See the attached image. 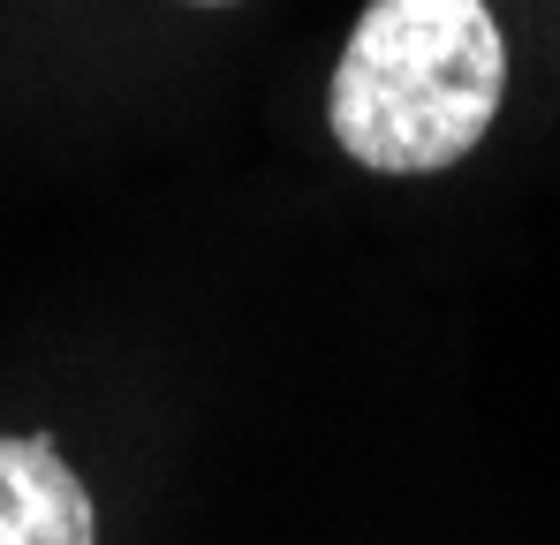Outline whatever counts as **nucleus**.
I'll list each match as a JSON object with an SVG mask.
<instances>
[{"label": "nucleus", "mask_w": 560, "mask_h": 545, "mask_svg": "<svg viewBox=\"0 0 560 545\" xmlns=\"http://www.w3.org/2000/svg\"><path fill=\"white\" fill-rule=\"evenodd\" d=\"M508 91V38L485 0H372L341 46L326 121L372 175L469 160Z\"/></svg>", "instance_id": "nucleus-1"}, {"label": "nucleus", "mask_w": 560, "mask_h": 545, "mask_svg": "<svg viewBox=\"0 0 560 545\" xmlns=\"http://www.w3.org/2000/svg\"><path fill=\"white\" fill-rule=\"evenodd\" d=\"M0 545H98V508L54 440H0Z\"/></svg>", "instance_id": "nucleus-2"}, {"label": "nucleus", "mask_w": 560, "mask_h": 545, "mask_svg": "<svg viewBox=\"0 0 560 545\" xmlns=\"http://www.w3.org/2000/svg\"><path fill=\"white\" fill-rule=\"evenodd\" d=\"M197 8H235V0H197Z\"/></svg>", "instance_id": "nucleus-3"}]
</instances>
